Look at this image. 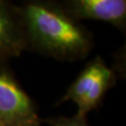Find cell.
Segmentation results:
<instances>
[{
    "instance_id": "2",
    "label": "cell",
    "mask_w": 126,
    "mask_h": 126,
    "mask_svg": "<svg viewBox=\"0 0 126 126\" xmlns=\"http://www.w3.org/2000/svg\"><path fill=\"white\" fill-rule=\"evenodd\" d=\"M116 72L101 56L92 59L63 94L59 103L71 101L77 106V115H87L99 107L106 94L116 84Z\"/></svg>"
},
{
    "instance_id": "5",
    "label": "cell",
    "mask_w": 126,
    "mask_h": 126,
    "mask_svg": "<svg viewBox=\"0 0 126 126\" xmlns=\"http://www.w3.org/2000/svg\"><path fill=\"white\" fill-rule=\"evenodd\" d=\"M24 50L26 43L17 5L11 0H0V58L19 57Z\"/></svg>"
},
{
    "instance_id": "4",
    "label": "cell",
    "mask_w": 126,
    "mask_h": 126,
    "mask_svg": "<svg viewBox=\"0 0 126 126\" xmlns=\"http://www.w3.org/2000/svg\"><path fill=\"white\" fill-rule=\"evenodd\" d=\"M79 21L94 20L126 29V0H60Z\"/></svg>"
},
{
    "instance_id": "1",
    "label": "cell",
    "mask_w": 126,
    "mask_h": 126,
    "mask_svg": "<svg viewBox=\"0 0 126 126\" xmlns=\"http://www.w3.org/2000/svg\"><path fill=\"white\" fill-rule=\"evenodd\" d=\"M17 10L26 50L76 62L85 59L94 49L93 33L60 0H23Z\"/></svg>"
},
{
    "instance_id": "7",
    "label": "cell",
    "mask_w": 126,
    "mask_h": 126,
    "mask_svg": "<svg viewBox=\"0 0 126 126\" xmlns=\"http://www.w3.org/2000/svg\"><path fill=\"white\" fill-rule=\"evenodd\" d=\"M39 126H40V125H39Z\"/></svg>"
},
{
    "instance_id": "3",
    "label": "cell",
    "mask_w": 126,
    "mask_h": 126,
    "mask_svg": "<svg viewBox=\"0 0 126 126\" xmlns=\"http://www.w3.org/2000/svg\"><path fill=\"white\" fill-rule=\"evenodd\" d=\"M34 101L20 85L8 63L0 58V126H39Z\"/></svg>"
},
{
    "instance_id": "6",
    "label": "cell",
    "mask_w": 126,
    "mask_h": 126,
    "mask_svg": "<svg viewBox=\"0 0 126 126\" xmlns=\"http://www.w3.org/2000/svg\"><path fill=\"white\" fill-rule=\"evenodd\" d=\"M50 126H91L87 118L80 117L75 114L72 117H58L53 118L49 121Z\"/></svg>"
}]
</instances>
